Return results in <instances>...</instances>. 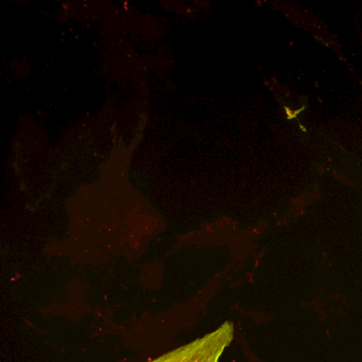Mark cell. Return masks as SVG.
Here are the masks:
<instances>
[{
	"mask_svg": "<svg viewBox=\"0 0 362 362\" xmlns=\"http://www.w3.org/2000/svg\"><path fill=\"white\" fill-rule=\"evenodd\" d=\"M233 339L234 324L226 321L214 332L147 362H219Z\"/></svg>",
	"mask_w": 362,
	"mask_h": 362,
	"instance_id": "1",
	"label": "cell"
}]
</instances>
